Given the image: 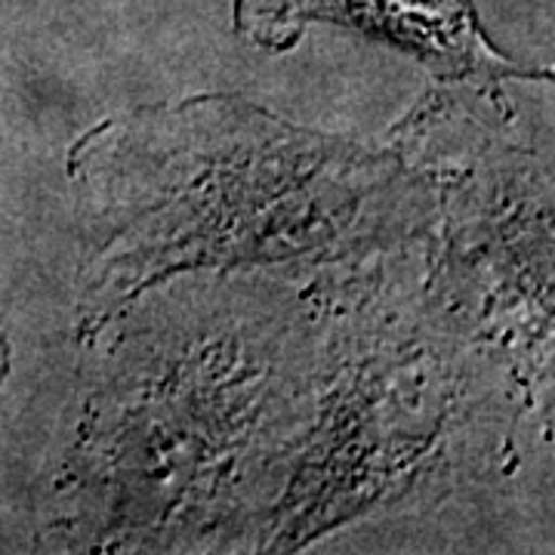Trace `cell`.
<instances>
[{
    "instance_id": "1",
    "label": "cell",
    "mask_w": 555,
    "mask_h": 555,
    "mask_svg": "<svg viewBox=\"0 0 555 555\" xmlns=\"http://www.w3.org/2000/svg\"><path fill=\"white\" fill-rule=\"evenodd\" d=\"M309 22H337L389 40L441 78L496 83L516 75V65L481 35L473 0H238V25L269 47Z\"/></svg>"
},
{
    "instance_id": "2",
    "label": "cell",
    "mask_w": 555,
    "mask_h": 555,
    "mask_svg": "<svg viewBox=\"0 0 555 555\" xmlns=\"http://www.w3.org/2000/svg\"><path fill=\"white\" fill-rule=\"evenodd\" d=\"M7 367H10V349H7V339L0 334V377L7 374Z\"/></svg>"
}]
</instances>
